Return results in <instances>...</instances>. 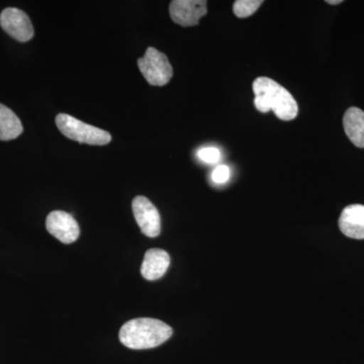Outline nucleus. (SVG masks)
Returning a JSON list of instances; mask_svg holds the SVG:
<instances>
[{"instance_id":"3","label":"nucleus","mask_w":364,"mask_h":364,"mask_svg":"<svg viewBox=\"0 0 364 364\" xmlns=\"http://www.w3.org/2000/svg\"><path fill=\"white\" fill-rule=\"evenodd\" d=\"M56 124L64 136L78 143L104 146L112 141L109 132L83 123L80 119L67 114H59L56 117Z\"/></svg>"},{"instance_id":"15","label":"nucleus","mask_w":364,"mask_h":364,"mask_svg":"<svg viewBox=\"0 0 364 364\" xmlns=\"http://www.w3.org/2000/svg\"><path fill=\"white\" fill-rule=\"evenodd\" d=\"M230 168L226 165H220L215 167L212 173V179L215 183L223 184L229 181Z\"/></svg>"},{"instance_id":"8","label":"nucleus","mask_w":364,"mask_h":364,"mask_svg":"<svg viewBox=\"0 0 364 364\" xmlns=\"http://www.w3.org/2000/svg\"><path fill=\"white\" fill-rule=\"evenodd\" d=\"M48 232L64 244H71L77 240L80 235L78 223L73 215L63 210H54L46 220Z\"/></svg>"},{"instance_id":"13","label":"nucleus","mask_w":364,"mask_h":364,"mask_svg":"<svg viewBox=\"0 0 364 364\" xmlns=\"http://www.w3.org/2000/svg\"><path fill=\"white\" fill-rule=\"evenodd\" d=\"M262 4V0H237L233 6L235 16L240 18H248L255 14Z\"/></svg>"},{"instance_id":"7","label":"nucleus","mask_w":364,"mask_h":364,"mask_svg":"<svg viewBox=\"0 0 364 364\" xmlns=\"http://www.w3.org/2000/svg\"><path fill=\"white\" fill-rule=\"evenodd\" d=\"M207 13L208 2L205 0H173L169 6L172 21L181 26L198 25L200 18Z\"/></svg>"},{"instance_id":"9","label":"nucleus","mask_w":364,"mask_h":364,"mask_svg":"<svg viewBox=\"0 0 364 364\" xmlns=\"http://www.w3.org/2000/svg\"><path fill=\"white\" fill-rule=\"evenodd\" d=\"M339 228L349 238L364 239V205H351L342 210L339 218Z\"/></svg>"},{"instance_id":"11","label":"nucleus","mask_w":364,"mask_h":364,"mask_svg":"<svg viewBox=\"0 0 364 364\" xmlns=\"http://www.w3.org/2000/svg\"><path fill=\"white\" fill-rule=\"evenodd\" d=\"M343 127L346 136L356 147L364 148V112L350 107L345 112Z\"/></svg>"},{"instance_id":"16","label":"nucleus","mask_w":364,"mask_h":364,"mask_svg":"<svg viewBox=\"0 0 364 364\" xmlns=\"http://www.w3.org/2000/svg\"><path fill=\"white\" fill-rule=\"evenodd\" d=\"M326 2L329 4H333V6H336V4H341V2L343 1H342V0H327Z\"/></svg>"},{"instance_id":"1","label":"nucleus","mask_w":364,"mask_h":364,"mask_svg":"<svg viewBox=\"0 0 364 364\" xmlns=\"http://www.w3.org/2000/svg\"><path fill=\"white\" fill-rule=\"evenodd\" d=\"M254 105L260 112L272 111L282 121L298 116L299 105L289 90L268 77H258L253 82Z\"/></svg>"},{"instance_id":"2","label":"nucleus","mask_w":364,"mask_h":364,"mask_svg":"<svg viewBox=\"0 0 364 364\" xmlns=\"http://www.w3.org/2000/svg\"><path fill=\"white\" fill-rule=\"evenodd\" d=\"M171 336V327L156 318H134L119 330V341L128 348L136 350L154 348Z\"/></svg>"},{"instance_id":"12","label":"nucleus","mask_w":364,"mask_h":364,"mask_svg":"<svg viewBox=\"0 0 364 364\" xmlns=\"http://www.w3.org/2000/svg\"><path fill=\"white\" fill-rule=\"evenodd\" d=\"M23 132L21 119L11 109L0 104V141H11Z\"/></svg>"},{"instance_id":"5","label":"nucleus","mask_w":364,"mask_h":364,"mask_svg":"<svg viewBox=\"0 0 364 364\" xmlns=\"http://www.w3.org/2000/svg\"><path fill=\"white\" fill-rule=\"evenodd\" d=\"M134 217L141 231L149 238L159 236L161 218L157 208L145 196H136L132 203Z\"/></svg>"},{"instance_id":"4","label":"nucleus","mask_w":364,"mask_h":364,"mask_svg":"<svg viewBox=\"0 0 364 364\" xmlns=\"http://www.w3.org/2000/svg\"><path fill=\"white\" fill-rule=\"evenodd\" d=\"M138 66L149 85L164 86L171 80L173 69L166 55L149 47L145 55L138 60Z\"/></svg>"},{"instance_id":"6","label":"nucleus","mask_w":364,"mask_h":364,"mask_svg":"<svg viewBox=\"0 0 364 364\" xmlns=\"http://www.w3.org/2000/svg\"><path fill=\"white\" fill-rule=\"evenodd\" d=\"M0 26L4 32L9 33L18 42H28L33 37L32 21L21 9L9 7L0 14Z\"/></svg>"},{"instance_id":"14","label":"nucleus","mask_w":364,"mask_h":364,"mask_svg":"<svg viewBox=\"0 0 364 364\" xmlns=\"http://www.w3.org/2000/svg\"><path fill=\"white\" fill-rule=\"evenodd\" d=\"M198 156L202 161L208 164H215L221 159V152L218 148L207 147L203 148L198 152Z\"/></svg>"},{"instance_id":"10","label":"nucleus","mask_w":364,"mask_h":364,"mask_svg":"<svg viewBox=\"0 0 364 364\" xmlns=\"http://www.w3.org/2000/svg\"><path fill=\"white\" fill-rule=\"evenodd\" d=\"M170 265L169 254L162 249H150L144 256L141 273L147 280L161 279Z\"/></svg>"}]
</instances>
